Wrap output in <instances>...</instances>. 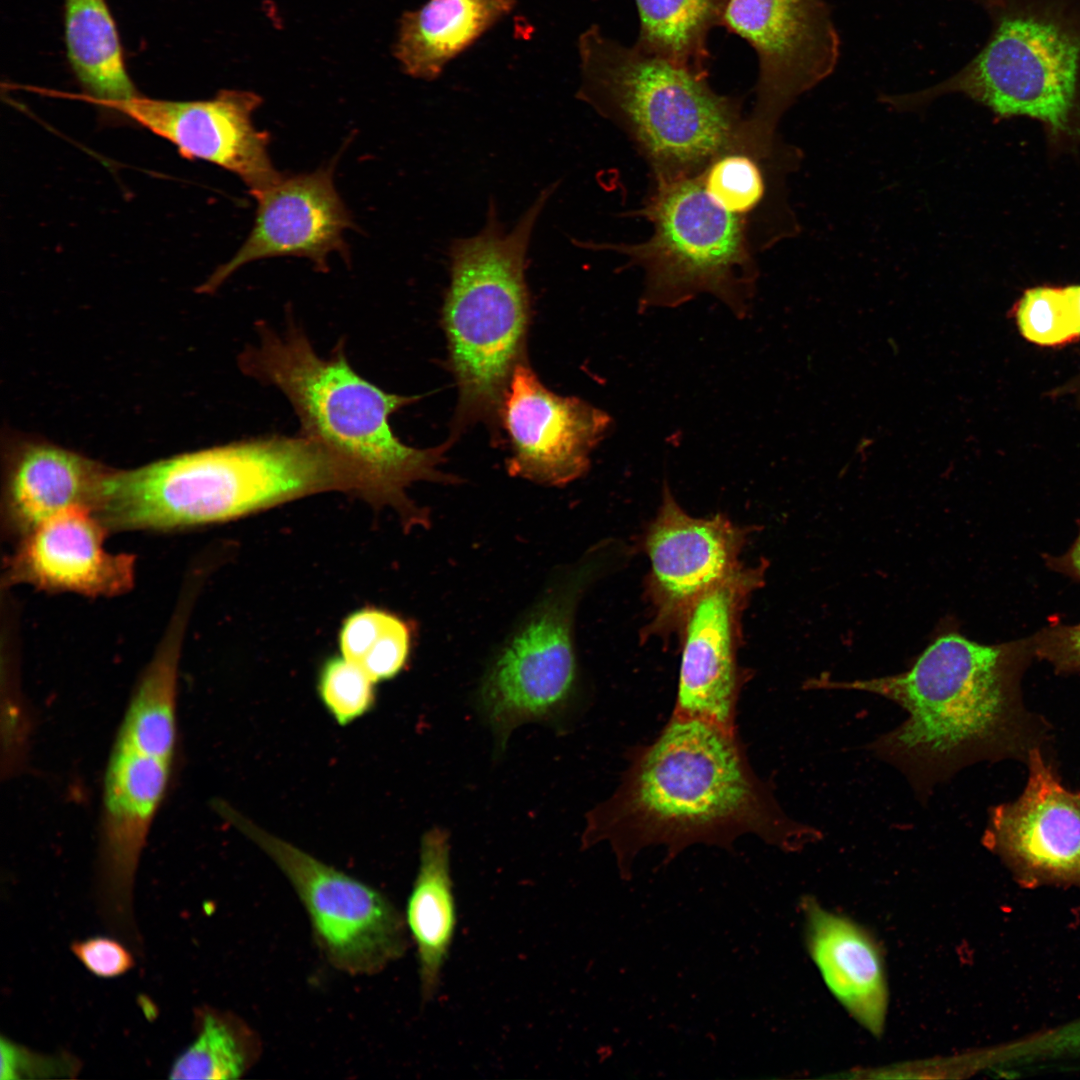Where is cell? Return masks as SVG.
<instances>
[{
	"mask_svg": "<svg viewBox=\"0 0 1080 1080\" xmlns=\"http://www.w3.org/2000/svg\"><path fill=\"white\" fill-rule=\"evenodd\" d=\"M586 819L584 847L608 842L624 874L651 846L673 858L693 844L729 848L746 834L785 851L822 838L783 811L736 731L674 714L652 743L634 751L616 791Z\"/></svg>",
	"mask_w": 1080,
	"mask_h": 1080,
	"instance_id": "cell-1",
	"label": "cell"
},
{
	"mask_svg": "<svg viewBox=\"0 0 1080 1080\" xmlns=\"http://www.w3.org/2000/svg\"><path fill=\"white\" fill-rule=\"evenodd\" d=\"M1032 642L982 644L950 631L937 636L910 669L877 678L835 681L822 675L807 687L867 692L899 705L907 718L869 750L896 767L916 796L963 768L989 761L1026 763L1046 751L1049 722L1024 702L1023 673Z\"/></svg>",
	"mask_w": 1080,
	"mask_h": 1080,
	"instance_id": "cell-2",
	"label": "cell"
},
{
	"mask_svg": "<svg viewBox=\"0 0 1080 1080\" xmlns=\"http://www.w3.org/2000/svg\"><path fill=\"white\" fill-rule=\"evenodd\" d=\"M353 485L339 453L300 434L273 435L112 470L96 516L109 532L181 530Z\"/></svg>",
	"mask_w": 1080,
	"mask_h": 1080,
	"instance_id": "cell-3",
	"label": "cell"
},
{
	"mask_svg": "<svg viewBox=\"0 0 1080 1080\" xmlns=\"http://www.w3.org/2000/svg\"><path fill=\"white\" fill-rule=\"evenodd\" d=\"M256 344L240 354L243 373L278 388L300 422V435L364 467L387 491L406 528L427 522L405 490L417 481L454 482L438 465L447 445L419 449L393 432L390 416L418 397L388 393L364 379L349 364L341 339L329 357L314 350L303 328L292 320L282 332L257 326Z\"/></svg>",
	"mask_w": 1080,
	"mask_h": 1080,
	"instance_id": "cell-4",
	"label": "cell"
},
{
	"mask_svg": "<svg viewBox=\"0 0 1080 1080\" xmlns=\"http://www.w3.org/2000/svg\"><path fill=\"white\" fill-rule=\"evenodd\" d=\"M577 50L576 97L624 132L655 183L696 176L720 155L757 145L740 99L717 93L708 74L622 44L597 24Z\"/></svg>",
	"mask_w": 1080,
	"mask_h": 1080,
	"instance_id": "cell-5",
	"label": "cell"
},
{
	"mask_svg": "<svg viewBox=\"0 0 1080 1080\" xmlns=\"http://www.w3.org/2000/svg\"><path fill=\"white\" fill-rule=\"evenodd\" d=\"M558 182L545 187L507 231L490 201L475 235L449 246L450 282L442 309L459 400L455 427L493 421L522 363L529 321L527 255L533 230Z\"/></svg>",
	"mask_w": 1080,
	"mask_h": 1080,
	"instance_id": "cell-6",
	"label": "cell"
},
{
	"mask_svg": "<svg viewBox=\"0 0 1080 1080\" xmlns=\"http://www.w3.org/2000/svg\"><path fill=\"white\" fill-rule=\"evenodd\" d=\"M188 614L175 611L129 697L107 759L97 859L100 912L119 937L136 933L132 891L175 763L177 682Z\"/></svg>",
	"mask_w": 1080,
	"mask_h": 1080,
	"instance_id": "cell-7",
	"label": "cell"
},
{
	"mask_svg": "<svg viewBox=\"0 0 1080 1080\" xmlns=\"http://www.w3.org/2000/svg\"><path fill=\"white\" fill-rule=\"evenodd\" d=\"M990 12L987 42L958 72L879 100L897 112H915L959 93L1000 118L1025 116L1053 135L1070 132L1080 89V0H1004Z\"/></svg>",
	"mask_w": 1080,
	"mask_h": 1080,
	"instance_id": "cell-8",
	"label": "cell"
},
{
	"mask_svg": "<svg viewBox=\"0 0 1080 1080\" xmlns=\"http://www.w3.org/2000/svg\"><path fill=\"white\" fill-rule=\"evenodd\" d=\"M653 231L640 243H583L627 258L644 272L639 312L676 307L711 294L736 317L751 311L759 271L754 259L755 219L731 212L706 191L701 173L655 183L642 208L632 213Z\"/></svg>",
	"mask_w": 1080,
	"mask_h": 1080,
	"instance_id": "cell-9",
	"label": "cell"
},
{
	"mask_svg": "<svg viewBox=\"0 0 1080 1080\" xmlns=\"http://www.w3.org/2000/svg\"><path fill=\"white\" fill-rule=\"evenodd\" d=\"M215 808L285 875L308 916L325 960L352 976H370L405 954L404 915L383 892L268 833L225 802Z\"/></svg>",
	"mask_w": 1080,
	"mask_h": 1080,
	"instance_id": "cell-10",
	"label": "cell"
},
{
	"mask_svg": "<svg viewBox=\"0 0 1080 1080\" xmlns=\"http://www.w3.org/2000/svg\"><path fill=\"white\" fill-rule=\"evenodd\" d=\"M599 560L593 552L561 574L485 673L479 704L501 747L515 728L551 718L570 700L577 677L575 611Z\"/></svg>",
	"mask_w": 1080,
	"mask_h": 1080,
	"instance_id": "cell-11",
	"label": "cell"
},
{
	"mask_svg": "<svg viewBox=\"0 0 1080 1080\" xmlns=\"http://www.w3.org/2000/svg\"><path fill=\"white\" fill-rule=\"evenodd\" d=\"M721 26L754 49L755 101L747 116L759 138H778L787 110L835 70L840 37L825 0H727Z\"/></svg>",
	"mask_w": 1080,
	"mask_h": 1080,
	"instance_id": "cell-12",
	"label": "cell"
},
{
	"mask_svg": "<svg viewBox=\"0 0 1080 1080\" xmlns=\"http://www.w3.org/2000/svg\"><path fill=\"white\" fill-rule=\"evenodd\" d=\"M750 532L722 513L691 516L665 483L643 541L650 560L645 592L651 613L644 633L680 634L696 602L743 565L740 555Z\"/></svg>",
	"mask_w": 1080,
	"mask_h": 1080,
	"instance_id": "cell-13",
	"label": "cell"
},
{
	"mask_svg": "<svg viewBox=\"0 0 1080 1080\" xmlns=\"http://www.w3.org/2000/svg\"><path fill=\"white\" fill-rule=\"evenodd\" d=\"M1025 764L1022 793L990 809L982 842L1023 884L1080 887V788L1062 784L1044 750Z\"/></svg>",
	"mask_w": 1080,
	"mask_h": 1080,
	"instance_id": "cell-14",
	"label": "cell"
},
{
	"mask_svg": "<svg viewBox=\"0 0 1080 1080\" xmlns=\"http://www.w3.org/2000/svg\"><path fill=\"white\" fill-rule=\"evenodd\" d=\"M262 98L244 90H221L208 100L172 101L139 94L110 104L176 146L185 158L204 160L237 175L255 199L284 175L268 154L270 136L252 123Z\"/></svg>",
	"mask_w": 1080,
	"mask_h": 1080,
	"instance_id": "cell-15",
	"label": "cell"
},
{
	"mask_svg": "<svg viewBox=\"0 0 1080 1080\" xmlns=\"http://www.w3.org/2000/svg\"><path fill=\"white\" fill-rule=\"evenodd\" d=\"M499 416L511 443L508 472L550 486L581 477L611 426L606 412L551 392L523 362L513 371Z\"/></svg>",
	"mask_w": 1080,
	"mask_h": 1080,
	"instance_id": "cell-16",
	"label": "cell"
},
{
	"mask_svg": "<svg viewBox=\"0 0 1080 1080\" xmlns=\"http://www.w3.org/2000/svg\"><path fill=\"white\" fill-rule=\"evenodd\" d=\"M765 566L744 564L703 595L682 631L681 663L674 715L735 730L744 672L737 661L742 616L763 584Z\"/></svg>",
	"mask_w": 1080,
	"mask_h": 1080,
	"instance_id": "cell-17",
	"label": "cell"
},
{
	"mask_svg": "<svg viewBox=\"0 0 1080 1080\" xmlns=\"http://www.w3.org/2000/svg\"><path fill=\"white\" fill-rule=\"evenodd\" d=\"M333 172L334 161L311 173L283 176L258 197L254 225L247 239L200 291L215 290L238 268L255 260L302 257L319 271L327 272L331 253L338 252L348 259L344 232L353 227V221L335 188Z\"/></svg>",
	"mask_w": 1080,
	"mask_h": 1080,
	"instance_id": "cell-18",
	"label": "cell"
},
{
	"mask_svg": "<svg viewBox=\"0 0 1080 1080\" xmlns=\"http://www.w3.org/2000/svg\"><path fill=\"white\" fill-rule=\"evenodd\" d=\"M108 533L90 510L61 512L17 541L6 561L4 584L94 598L126 593L135 581V556L107 550Z\"/></svg>",
	"mask_w": 1080,
	"mask_h": 1080,
	"instance_id": "cell-19",
	"label": "cell"
},
{
	"mask_svg": "<svg viewBox=\"0 0 1080 1080\" xmlns=\"http://www.w3.org/2000/svg\"><path fill=\"white\" fill-rule=\"evenodd\" d=\"M112 470L70 450L40 442L12 449L4 470L3 529L17 541L71 509L97 512Z\"/></svg>",
	"mask_w": 1080,
	"mask_h": 1080,
	"instance_id": "cell-20",
	"label": "cell"
},
{
	"mask_svg": "<svg viewBox=\"0 0 1080 1080\" xmlns=\"http://www.w3.org/2000/svg\"><path fill=\"white\" fill-rule=\"evenodd\" d=\"M802 904L808 951L826 986L860 1025L880 1036L888 988L879 945L849 918L812 899Z\"/></svg>",
	"mask_w": 1080,
	"mask_h": 1080,
	"instance_id": "cell-21",
	"label": "cell"
},
{
	"mask_svg": "<svg viewBox=\"0 0 1080 1080\" xmlns=\"http://www.w3.org/2000/svg\"><path fill=\"white\" fill-rule=\"evenodd\" d=\"M516 0H427L400 18L394 56L408 76L434 81L509 16Z\"/></svg>",
	"mask_w": 1080,
	"mask_h": 1080,
	"instance_id": "cell-22",
	"label": "cell"
},
{
	"mask_svg": "<svg viewBox=\"0 0 1080 1080\" xmlns=\"http://www.w3.org/2000/svg\"><path fill=\"white\" fill-rule=\"evenodd\" d=\"M405 921L417 949L422 998H433L439 986L456 927V904L450 873L448 833L425 832L419 868L408 897Z\"/></svg>",
	"mask_w": 1080,
	"mask_h": 1080,
	"instance_id": "cell-23",
	"label": "cell"
},
{
	"mask_svg": "<svg viewBox=\"0 0 1080 1080\" xmlns=\"http://www.w3.org/2000/svg\"><path fill=\"white\" fill-rule=\"evenodd\" d=\"M67 57L84 93L38 88L39 93L107 108L137 91L127 73L118 31L106 0H64Z\"/></svg>",
	"mask_w": 1080,
	"mask_h": 1080,
	"instance_id": "cell-24",
	"label": "cell"
},
{
	"mask_svg": "<svg viewBox=\"0 0 1080 1080\" xmlns=\"http://www.w3.org/2000/svg\"><path fill=\"white\" fill-rule=\"evenodd\" d=\"M639 34L647 53L708 74V36L721 26L727 0H635Z\"/></svg>",
	"mask_w": 1080,
	"mask_h": 1080,
	"instance_id": "cell-25",
	"label": "cell"
},
{
	"mask_svg": "<svg viewBox=\"0 0 1080 1080\" xmlns=\"http://www.w3.org/2000/svg\"><path fill=\"white\" fill-rule=\"evenodd\" d=\"M194 1031L193 1041L173 1061L170 1079H239L262 1054L258 1033L231 1011L198 1007Z\"/></svg>",
	"mask_w": 1080,
	"mask_h": 1080,
	"instance_id": "cell-26",
	"label": "cell"
},
{
	"mask_svg": "<svg viewBox=\"0 0 1080 1080\" xmlns=\"http://www.w3.org/2000/svg\"><path fill=\"white\" fill-rule=\"evenodd\" d=\"M1024 339L1058 347L1080 339V284L1026 289L1011 309Z\"/></svg>",
	"mask_w": 1080,
	"mask_h": 1080,
	"instance_id": "cell-27",
	"label": "cell"
},
{
	"mask_svg": "<svg viewBox=\"0 0 1080 1080\" xmlns=\"http://www.w3.org/2000/svg\"><path fill=\"white\" fill-rule=\"evenodd\" d=\"M374 682L356 663L332 656L321 665L317 689L320 699L339 725H347L372 709Z\"/></svg>",
	"mask_w": 1080,
	"mask_h": 1080,
	"instance_id": "cell-28",
	"label": "cell"
},
{
	"mask_svg": "<svg viewBox=\"0 0 1080 1080\" xmlns=\"http://www.w3.org/2000/svg\"><path fill=\"white\" fill-rule=\"evenodd\" d=\"M991 1067L1027 1065L1080 1057V1018L988 1050Z\"/></svg>",
	"mask_w": 1080,
	"mask_h": 1080,
	"instance_id": "cell-29",
	"label": "cell"
},
{
	"mask_svg": "<svg viewBox=\"0 0 1080 1080\" xmlns=\"http://www.w3.org/2000/svg\"><path fill=\"white\" fill-rule=\"evenodd\" d=\"M79 1071L80 1061L65 1051L40 1053L1 1036V1080L73 1078Z\"/></svg>",
	"mask_w": 1080,
	"mask_h": 1080,
	"instance_id": "cell-30",
	"label": "cell"
},
{
	"mask_svg": "<svg viewBox=\"0 0 1080 1080\" xmlns=\"http://www.w3.org/2000/svg\"><path fill=\"white\" fill-rule=\"evenodd\" d=\"M410 643L408 624L400 617L386 612L358 665L374 683L392 679L406 665Z\"/></svg>",
	"mask_w": 1080,
	"mask_h": 1080,
	"instance_id": "cell-31",
	"label": "cell"
},
{
	"mask_svg": "<svg viewBox=\"0 0 1080 1080\" xmlns=\"http://www.w3.org/2000/svg\"><path fill=\"white\" fill-rule=\"evenodd\" d=\"M71 951L91 974L99 978H116L135 966V958L127 944L113 937L93 936L74 941Z\"/></svg>",
	"mask_w": 1080,
	"mask_h": 1080,
	"instance_id": "cell-32",
	"label": "cell"
},
{
	"mask_svg": "<svg viewBox=\"0 0 1080 1080\" xmlns=\"http://www.w3.org/2000/svg\"><path fill=\"white\" fill-rule=\"evenodd\" d=\"M1031 642L1034 656L1056 672L1080 674V623L1047 628Z\"/></svg>",
	"mask_w": 1080,
	"mask_h": 1080,
	"instance_id": "cell-33",
	"label": "cell"
},
{
	"mask_svg": "<svg viewBox=\"0 0 1080 1080\" xmlns=\"http://www.w3.org/2000/svg\"><path fill=\"white\" fill-rule=\"evenodd\" d=\"M1067 566L1080 579V530L1066 556Z\"/></svg>",
	"mask_w": 1080,
	"mask_h": 1080,
	"instance_id": "cell-34",
	"label": "cell"
},
{
	"mask_svg": "<svg viewBox=\"0 0 1080 1080\" xmlns=\"http://www.w3.org/2000/svg\"><path fill=\"white\" fill-rule=\"evenodd\" d=\"M975 1H978V2L982 3L983 5H985L986 8H988L989 10H992V9L1000 6L1003 3L1004 0H975Z\"/></svg>",
	"mask_w": 1080,
	"mask_h": 1080,
	"instance_id": "cell-35",
	"label": "cell"
}]
</instances>
